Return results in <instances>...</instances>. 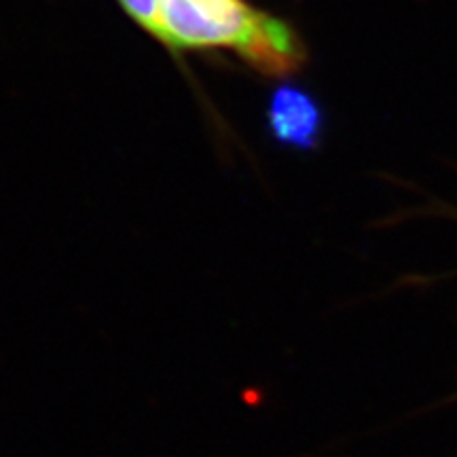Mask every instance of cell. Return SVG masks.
I'll list each match as a JSON object with an SVG mask.
<instances>
[{
	"instance_id": "2",
	"label": "cell",
	"mask_w": 457,
	"mask_h": 457,
	"mask_svg": "<svg viewBox=\"0 0 457 457\" xmlns=\"http://www.w3.org/2000/svg\"><path fill=\"white\" fill-rule=\"evenodd\" d=\"M267 125L271 136L284 146L310 151L322 136V108L307 91L295 85H284L273 91L267 108Z\"/></svg>"
},
{
	"instance_id": "1",
	"label": "cell",
	"mask_w": 457,
	"mask_h": 457,
	"mask_svg": "<svg viewBox=\"0 0 457 457\" xmlns=\"http://www.w3.org/2000/svg\"><path fill=\"white\" fill-rule=\"evenodd\" d=\"M146 32L171 51H231L267 77H290L307 60L295 28L248 0H155Z\"/></svg>"
}]
</instances>
